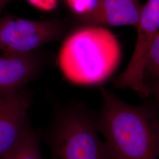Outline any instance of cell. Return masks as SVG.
I'll list each match as a JSON object with an SVG mask.
<instances>
[{"instance_id":"cell-1","label":"cell","mask_w":159,"mask_h":159,"mask_svg":"<svg viewBox=\"0 0 159 159\" xmlns=\"http://www.w3.org/2000/svg\"><path fill=\"white\" fill-rule=\"evenodd\" d=\"M97 125L113 159H159V104L125 102L104 87Z\"/></svg>"},{"instance_id":"cell-2","label":"cell","mask_w":159,"mask_h":159,"mask_svg":"<svg viewBox=\"0 0 159 159\" xmlns=\"http://www.w3.org/2000/svg\"><path fill=\"white\" fill-rule=\"evenodd\" d=\"M121 50L116 36L102 26L87 25L74 31L61 46L58 63L67 79L80 85H96L118 67Z\"/></svg>"},{"instance_id":"cell-3","label":"cell","mask_w":159,"mask_h":159,"mask_svg":"<svg viewBox=\"0 0 159 159\" xmlns=\"http://www.w3.org/2000/svg\"><path fill=\"white\" fill-rule=\"evenodd\" d=\"M99 134L94 114L82 106L67 109L52 133V159H113Z\"/></svg>"},{"instance_id":"cell-4","label":"cell","mask_w":159,"mask_h":159,"mask_svg":"<svg viewBox=\"0 0 159 159\" xmlns=\"http://www.w3.org/2000/svg\"><path fill=\"white\" fill-rule=\"evenodd\" d=\"M64 30L57 20L40 21L5 15L0 18V50L7 55L31 52L60 39Z\"/></svg>"},{"instance_id":"cell-5","label":"cell","mask_w":159,"mask_h":159,"mask_svg":"<svg viewBox=\"0 0 159 159\" xmlns=\"http://www.w3.org/2000/svg\"><path fill=\"white\" fill-rule=\"evenodd\" d=\"M137 38L130 60L113 80L115 87L129 89L143 98L150 97L143 83V72L150 49L159 32V0H148L137 27Z\"/></svg>"},{"instance_id":"cell-6","label":"cell","mask_w":159,"mask_h":159,"mask_svg":"<svg viewBox=\"0 0 159 159\" xmlns=\"http://www.w3.org/2000/svg\"><path fill=\"white\" fill-rule=\"evenodd\" d=\"M29 91L21 89L0 96V157L14 148L30 128Z\"/></svg>"},{"instance_id":"cell-7","label":"cell","mask_w":159,"mask_h":159,"mask_svg":"<svg viewBox=\"0 0 159 159\" xmlns=\"http://www.w3.org/2000/svg\"><path fill=\"white\" fill-rule=\"evenodd\" d=\"M140 0H97L91 11L79 17L82 23L98 26L137 28L142 11Z\"/></svg>"},{"instance_id":"cell-8","label":"cell","mask_w":159,"mask_h":159,"mask_svg":"<svg viewBox=\"0 0 159 159\" xmlns=\"http://www.w3.org/2000/svg\"><path fill=\"white\" fill-rule=\"evenodd\" d=\"M40 66L32 52L0 56V96L23 89L37 75Z\"/></svg>"},{"instance_id":"cell-9","label":"cell","mask_w":159,"mask_h":159,"mask_svg":"<svg viewBox=\"0 0 159 159\" xmlns=\"http://www.w3.org/2000/svg\"><path fill=\"white\" fill-rule=\"evenodd\" d=\"M0 159H43L38 134L30 127L23 139Z\"/></svg>"},{"instance_id":"cell-10","label":"cell","mask_w":159,"mask_h":159,"mask_svg":"<svg viewBox=\"0 0 159 159\" xmlns=\"http://www.w3.org/2000/svg\"><path fill=\"white\" fill-rule=\"evenodd\" d=\"M157 81H159V32L148 54L143 72V83L149 94V86Z\"/></svg>"},{"instance_id":"cell-11","label":"cell","mask_w":159,"mask_h":159,"mask_svg":"<svg viewBox=\"0 0 159 159\" xmlns=\"http://www.w3.org/2000/svg\"><path fill=\"white\" fill-rule=\"evenodd\" d=\"M97 0H65L69 7L79 16L91 11Z\"/></svg>"},{"instance_id":"cell-12","label":"cell","mask_w":159,"mask_h":159,"mask_svg":"<svg viewBox=\"0 0 159 159\" xmlns=\"http://www.w3.org/2000/svg\"><path fill=\"white\" fill-rule=\"evenodd\" d=\"M35 8L43 11H51L57 8L58 0H27Z\"/></svg>"},{"instance_id":"cell-13","label":"cell","mask_w":159,"mask_h":159,"mask_svg":"<svg viewBox=\"0 0 159 159\" xmlns=\"http://www.w3.org/2000/svg\"><path fill=\"white\" fill-rule=\"evenodd\" d=\"M149 91L150 96L159 104V81L154 83L149 86Z\"/></svg>"},{"instance_id":"cell-14","label":"cell","mask_w":159,"mask_h":159,"mask_svg":"<svg viewBox=\"0 0 159 159\" xmlns=\"http://www.w3.org/2000/svg\"><path fill=\"white\" fill-rule=\"evenodd\" d=\"M14 0H0V13L3 10V9Z\"/></svg>"}]
</instances>
